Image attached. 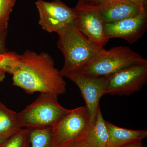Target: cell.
Returning a JSON list of instances; mask_svg holds the SVG:
<instances>
[{
    "label": "cell",
    "instance_id": "cell-16",
    "mask_svg": "<svg viewBox=\"0 0 147 147\" xmlns=\"http://www.w3.org/2000/svg\"><path fill=\"white\" fill-rule=\"evenodd\" d=\"M21 63V56L16 52L8 51L0 54V69L13 75Z\"/></svg>",
    "mask_w": 147,
    "mask_h": 147
},
{
    "label": "cell",
    "instance_id": "cell-12",
    "mask_svg": "<svg viewBox=\"0 0 147 147\" xmlns=\"http://www.w3.org/2000/svg\"><path fill=\"white\" fill-rule=\"evenodd\" d=\"M110 147H124L141 143L147 136L146 130H132L119 127L105 121Z\"/></svg>",
    "mask_w": 147,
    "mask_h": 147
},
{
    "label": "cell",
    "instance_id": "cell-23",
    "mask_svg": "<svg viewBox=\"0 0 147 147\" xmlns=\"http://www.w3.org/2000/svg\"><path fill=\"white\" fill-rule=\"evenodd\" d=\"M5 71L0 69V82H3L5 77Z\"/></svg>",
    "mask_w": 147,
    "mask_h": 147
},
{
    "label": "cell",
    "instance_id": "cell-8",
    "mask_svg": "<svg viewBox=\"0 0 147 147\" xmlns=\"http://www.w3.org/2000/svg\"><path fill=\"white\" fill-rule=\"evenodd\" d=\"M147 82V64L132 66L108 76L105 94L130 95L139 92Z\"/></svg>",
    "mask_w": 147,
    "mask_h": 147
},
{
    "label": "cell",
    "instance_id": "cell-5",
    "mask_svg": "<svg viewBox=\"0 0 147 147\" xmlns=\"http://www.w3.org/2000/svg\"><path fill=\"white\" fill-rule=\"evenodd\" d=\"M90 127L85 107L68 111L52 127L53 147H67L86 139Z\"/></svg>",
    "mask_w": 147,
    "mask_h": 147
},
{
    "label": "cell",
    "instance_id": "cell-2",
    "mask_svg": "<svg viewBox=\"0 0 147 147\" xmlns=\"http://www.w3.org/2000/svg\"><path fill=\"white\" fill-rule=\"evenodd\" d=\"M57 46L64 58L60 73L63 77L79 70L92 60L103 48L90 41L74 24L57 33Z\"/></svg>",
    "mask_w": 147,
    "mask_h": 147
},
{
    "label": "cell",
    "instance_id": "cell-17",
    "mask_svg": "<svg viewBox=\"0 0 147 147\" xmlns=\"http://www.w3.org/2000/svg\"><path fill=\"white\" fill-rule=\"evenodd\" d=\"M31 129H21L16 134L3 142L1 147H30Z\"/></svg>",
    "mask_w": 147,
    "mask_h": 147
},
{
    "label": "cell",
    "instance_id": "cell-1",
    "mask_svg": "<svg viewBox=\"0 0 147 147\" xmlns=\"http://www.w3.org/2000/svg\"><path fill=\"white\" fill-rule=\"evenodd\" d=\"M20 56V65L12 75L13 86L29 94L39 92L58 97L65 93V80L48 53L27 50Z\"/></svg>",
    "mask_w": 147,
    "mask_h": 147
},
{
    "label": "cell",
    "instance_id": "cell-7",
    "mask_svg": "<svg viewBox=\"0 0 147 147\" xmlns=\"http://www.w3.org/2000/svg\"><path fill=\"white\" fill-rule=\"evenodd\" d=\"M79 88L86 103L90 119V127L94 123L99 102L105 94L108 85V77H96L81 72H73L65 76Z\"/></svg>",
    "mask_w": 147,
    "mask_h": 147
},
{
    "label": "cell",
    "instance_id": "cell-24",
    "mask_svg": "<svg viewBox=\"0 0 147 147\" xmlns=\"http://www.w3.org/2000/svg\"><path fill=\"white\" fill-rule=\"evenodd\" d=\"M124 147H144L142 145V143H137V144H131L129 145V146H127Z\"/></svg>",
    "mask_w": 147,
    "mask_h": 147
},
{
    "label": "cell",
    "instance_id": "cell-6",
    "mask_svg": "<svg viewBox=\"0 0 147 147\" xmlns=\"http://www.w3.org/2000/svg\"><path fill=\"white\" fill-rule=\"evenodd\" d=\"M35 5L39 14L38 24L48 33H57L74 24L76 11L60 0H38Z\"/></svg>",
    "mask_w": 147,
    "mask_h": 147
},
{
    "label": "cell",
    "instance_id": "cell-20",
    "mask_svg": "<svg viewBox=\"0 0 147 147\" xmlns=\"http://www.w3.org/2000/svg\"><path fill=\"white\" fill-rule=\"evenodd\" d=\"M67 147H90V146L87 142L86 140L84 139Z\"/></svg>",
    "mask_w": 147,
    "mask_h": 147
},
{
    "label": "cell",
    "instance_id": "cell-14",
    "mask_svg": "<svg viewBox=\"0 0 147 147\" xmlns=\"http://www.w3.org/2000/svg\"><path fill=\"white\" fill-rule=\"evenodd\" d=\"M22 128L18 123L17 113L0 101V140L4 142Z\"/></svg>",
    "mask_w": 147,
    "mask_h": 147
},
{
    "label": "cell",
    "instance_id": "cell-15",
    "mask_svg": "<svg viewBox=\"0 0 147 147\" xmlns=\"http://www.w3.org/2000/svg\"><path fill=\"white\" fill-rule=\"evenodd\" d=\"M30 147H53L52 127L31 129Z\"/></svg>",
    "mask_w": 147,
    "mask_h": 147
},
{
    "label": "cell",
    "instance_id": "cell-11",
    "mask_svg": "<svg viewBox=\"0 0 147 147\" xmlns=\"http://www.w3.org/2000/svg\"><path fill=\"white\" fill-rule=\"evenodd\" d=\"M87 3L97 11L104 24L133 17L146 10V8L136 5L129 0H109L96 5Z\"/></svg>",
    "mask_w": 147,
    "mask_h": 147
},
{
    "label": "cell",
    "instance_id": "cell-18",
    "mask_svg": "<svg viewBox=\"0 0 147 147\" xmlns=\"http://www.w3.org/2000/svg\"><path fill=\"white\" fill-rule=\"evenodd\" d=\"M16 0H0V30H7L9 16Z\"/></svg>",
    "mask_w": 147,
    "mask_h": 147
},
{
    "label": "cell",
    "instance_id": "cell-13",
    "mask_svg": "<svg viewBox=\"0 0 147 147\" xmlns=\"http://www.w3.org/2000/svg\"><path fill=\"white\" fill-rule=\"evenodd\" d=\"M105 121L99 106L94 123L89 127L86 138L90 147H110Z\"/></svg>",
    "mask_w": 147,
    "mask_h": 147
},
{
    "label": "cell",
    "instance_id": "cell-26",
    "mask_svg": "<svg viewBox=\"0 0 147 147\" xmlns=\"http://www.w3.org/2000/svg\"><path fill=\"white\" fill-rule=\"evenodd\" d=\"M85 1H87V0H85Z\"/></svg>",
    "mask_w": 147,
    "mask_h": 147
},
{
    "label": "cell",
    "instance_id": "cell-3",
    "mask_svg": "<svg viewBox=\"0 0 147 147\" xmlns=\"http://www.w3.org/2000/svg\"><path fill=\"white\" fill-rule=\"evenodd\" d=\"M142 64H147L145 58L129 47L120 46L108 50L102 48L76 71L96 77H108L129 67Z\"/></svg>",
    "mask_w": 147,
    "mask_h": 147
},
{
    "label": "cell",
    "instance_id": "cell-19",
    "mask_svg": "<svg viewBox=\"0 0 147 147\" xmlns=\"http://www.w3.org/2000/svg\"><path fill=\"white\" fill-rule=\"evenodd\" d=\"M7 35V30H0V54L8 52L5 47V41Z\"/></svg>",
    "mask_w": 147,
    "mask_h": 147
},
{
    "label": "cell",
    "instance_id": "cell-25",
    "mask_svg": "<svg viewBox=\"0 0 147 147\" xmlns=\"http://www.w3.org/2000/svg\"><path fill=\"white\" fill-rule=\"evenodd\" d=\"M3 141H1V140H0V147H1V145L2 143H3Z\"/></svg>",
    "mask_w": 147,
    "mask_h": 147
},
{
    "label": "cell",
    "instance_id": "cell-22",
    "mask_svg": "<svg viewBox=\"0 0 147 147\" xmlns=\"http://www.w3.org/2000/svg\"><path fill=\"white\" fill-rule=\"evenodd\" d=\"M84 1L91 4L96 5L100 4L102 3L105 2L109 0H87V1L84 0Z\"/></svg>",
    "mask_w": 147,
    "mask_h": 147
},
{
    "label": "cell",
    "instance_id": "cell-9",
    "mask_svg": "<svg viewBox=\"0 0 147 147\" xmlns=\"http://www.w3.org/2000/svg\"><path fill=\"white\" fill-rule=\"evenodd\" d=\"M76 11L74 25L90 41L103 48L109 39L104 32V22L98 13L84 0L74 8Z\"/></svg>",
    "mask_w": 147,
    "mask_h": 147
},
{
    "label": "cell",
    "instance_id": "cell-4",
    "mask_svg": "<svg viewBox=\"0 0 147 147\" xmlns=\"http://www.w3.org/2000/svg\"><path fill=\"white\" fill-rule=\"evenodd\" d=\"M68 110L59 104L57 96L40 93L34 102L17 113L18 123L21 128L30 129L52 127Z\"/></svg>",
    "mask_w": 147,
    "mask_h": 147
},
{
    "label": "cell",
    "instance_id": "cell-10",
    "mask_svg": "<svg viewBox=\"0 0 147 147\" xmlns=\"http://www.w3.org/2000/svg\"><path fill=\"white\" fill-rule=\"evenodd\" d=\"M147 29L146 10L136 16L110 24H104V32L109 39L120 38L129 43L137 42Z\"/></svg>",
    "mask_w": 147,
    "mask_h": 147
},
{
    "label": "cell",
    "instance_id": "cell-21",
    "mask_svg": "<svg viewBox=\"0 0 147 147\" xmlns=\"http://www.w3.org/2000/svg\"><path fill=\"white\" fill-rule=\"evenodd\" d=\"M134 4L146 8L147 0H129Z\"/></svg>",
    "mask_w": 147,
    "mask_h": 147
}]
</instances>
